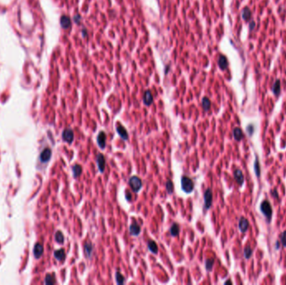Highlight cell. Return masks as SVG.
I'll use <instances>...</instances> for the list:
<instances>
[{"instance_id":"cell-7","label":"cell","mask_w":286,"mask_h":285,"mask_svg":"<svg viewBox=\"0 0 286 285\" xmlns=\"http://www.w3.org/2000/svg\"><path fill=\"white\" fill-rule=\"evenodd\" d=\"M96 140H97V144L101 150H104L105 148V145H106V134L104 131H100V133L97 136Z\"/></svg>"},{"instance_id":"cell-34","label":"cell","mask_w":286,"mask_h":285,"mask_svg":"<svg viewBox=\"0 0 286 285\" xmlns=\"http://www.w3.org/2000/svg\"><path fill=\"white\" fill-rule=\"evenodd\" d=\"M246 130H247V131H248V133H249V135L250 136L253 135V133H254V125L252 124H250V125H249L248 126H247V128H246Z\"/></svg>"},{"instance_id":"cell-4","label":"cell","mask_w":286,"mask_h":285,"mask_svg":"<svg viewBox=\"0 0 286 285\" xmlns=\"http://www.w3.org/2000/svg\"><path fill=\"white\" fill-rule=\"evenodd\" d=\"M204 210H208L213 203V192L211 189L207 188L204 192Z\"/></svg>"},{"instance_id":"cell-31","label":"cell","mask_w":286,"mask_h":285,"mask_svg":"<svg viewBox=\"0 0 286 285\" xmlns=\"http://www.w3.org/2000/svg\"><path fill=\"white\" fill-rule=\"evenodd\" d=\"M166 188H167V191L168 192L169 194L172 193L173 192V190H174V185H173V182L172 180H168L167 183H166Z\"/></svg>"},{"instance_id":"cell-15","label":"cell","mask_w":286,"mask_h":285,"mask_svg":"<svg viewBox=\"0 0 286 285\" xmlns=\"http://www.w3.org/2000/svg\"><path fill=\"white\" fill-rule=\"evenodd\" d=\"M218 66L222 70H225L228 66V62H227V59L226 58V56L221 54L218 58Z\"/></svg>"},{"instance_id":"cell-13","label":"cell","mask_w":286,"mask_h":285,"mask_svg":"<svg viewBox=\"0 0 286 285\" xmlns=\"http://www.w3.org/2000/svg\"><path fill=\"white\" fill-rule=\"evenodd\" d=\"M116 131H117V134L122 138V139L125 140H128V137H129V135L127 133V131L125 129L124 126L121 125H118L116 126Z\"/></svg>"},{"instance_id":"cell-1","label":"cell","mask_w":286,"mask_h":285,"mask_svg":"<svg viewBox=\"0 0 286 285\" xmlns=\"http://www.w3.org/2000/svg\"><path fill=\"white\" fill-rule=\"evenodd\" d=\"M260 211L265 217L266 221L268 222H270L272 220V216H273V209H272L270 202L268 200H264V202H262V203L260 205Z\"/></svg>"},{"instance_id":"cell-22","label":"cell","mask_w":286,"mask_h":285,"mask_svg":"<svg viewBox=\"0 0 286 285\" xmlns=\"http://www.w3.org/2000/svg\"><path fill=\"white\" fill-rule=\"evenodd\" d=\"M147 247H148V249L154 254H156L157 252H158V247L156 243V242L153 241V240H149L148 242H147Z\"/></svg>"},{"instance_id":"cell-26","label":"cell","mask_w":286,"mask_h":285,"mask_svg":"<svg viewBox=\"0 0 286 285\" xmlns=\"http://www.w3.org/2000/svg\"><path fill=\"white\" fill-rule=\"evenodd\" d=\"M202 105H203V110H205V111L209 110L210 107H211V101H210V100L207 97H204L203 99V101H202Z\"/></svg>"},{"instance_id":"cell-24","label":"cell","mask_w":286,"mask_h":285,"mask_svg":"<svg viewBox=\"0 0 286 285\" xmlns=\"http://www.w3.org/2000/svg\"><path fill=\"white\" fill-rule=\"evenodd\" d=\"M72 171H73L74 178H77V177H79V176L81 175V173H82V167H81L80 165L75 164V165H74L73 168H72Z\"/></svg>"},{"instance_id":"cell-32","label":"cell","mask_w":286,"mask_h":285,"mask_svg":"<svg viewBox=\"0 0 286 285\" xmlns=\"http://www.w3.org/2000/svg\"><path fill=\"white\" fill-rule=\"evenodd\" d=\"M44 283H45L46 284L50 285V284H54L55 283V281H54V277L52 276L51 274H47V275L45 276Z\"/></svg>"},{"instance_id":"cell-30","label":"cell","mask_w":286,"mask_h":285,"mask_svg":"<svg viewBox=\"0 0 286 285\" xmlns=\"http://www.w3.org/2000/svg\"><path fill=\"white\" fill-rule=\"evenodd\" d=\"M213 264H214V259L213 258H209V259H207L205 261V268L206 270L207 271H211L213 269Z\"/></svg>"},{"instance_id":"cell-20","label":"cell","mask_w":286,"mask_h":285,"mask_svg":"<svg viewBox=\"0 0 286 285\" xmlns=\"http://www.w3.org/2000/svg\"><path fill=\"white\" fill-rule=\"evenodd\" d=\"M233 133H234V139L236 140L237 141H240V140L243 138V136H244V135H243V133L242 129L239 128V127H236V128H234Z\"/></svg>"},{"instance_id":"cell-18","label":"cell","mask_w":286,"mask_h":285,"mask_svg":"<svg viewBox=\"0 0 286 285\" xmlns=\"http://www.w3.org/2000/svg\"><path fill=\"white\" fill-rule=\"evenodd\" d=\"M280 91H281V83H280V80L277 79L272 87V92L275 96H279Z\"/></svg>"},{"instance_id":"cell-10","label":"cell","mask_w":286,"mask_h":285,"mask_svg":"<svg viewBox=\"0 0 286 285\" xmlns=\"http://www.w3.org/2000/svg\"><path fill=\"white\" fill-rule=\"evenodd\" d=\"M249 222L248 219L242 217L239 219V222H238V228H239L240 232H242L243 233H244L245 232H247V230L249 229Z\"/></svg>"},{"instance_id":"cell-8","label":"cell","mask_w":286,"mask_h":285,"mask_svg":"<svg viewBox=\"0 0 286 285\" xmlns=\"http://www.w3.org/2000/svg\"><path fill=\"white\" fill-rule=\"evenodd\" d=\"M84 251H85V256L86 257V258L90 259L94 253V246L91 242H86L85 243Z\"/></svg>"},{"instance_id":"cell-14","label":"cell","mask_w":286,"mask_h":285,"mask_svg":"<svg viewBox=\"0 0 286 285\" xmlns=\"http://www.w3.org/2000/svg\"><path fill=\"white\" fill-rule=\"evenodd\" d=\"M143 102L144 104L147 105V106H149L151 105L152 102H153V96L152 95L151 91L150 90H147L144 94V98H143Z\"/></svg>"},{"instance_id":"cell-28","label":"cell","mask_w":286,"mask_h":285,"mask_svg":"<svg viewBox=\"0 0 286 285\" xmlns=\"http://www.w3.org/2000/svg\"><path fill=\"white\" fill-rule=\"evenodd\" d=\"M54 238H55V241L57 242L59 244H63V243H64V242H65V237H64V235H63V233H62L60 231H58V232L55 233Z\"/></svg>"},{"instance_id":"cell-12","label":"cell","mask_w":286,"mask_h":285,"mask_svg":"<svg viewBox=\"0 0 286 285\" xmlns=\"http://www.w3.org/2000/svg\"><path fill=\"white\" fill-rule=\"evenodd\" d=\"M44 253V247L41 243H39L37 242L36 244L34 245V257L35 258H39L40 257L43 255Z\"/></svg>"},{"instance_id":"cell-27","label":"cell","mask_w":286,"mask_h":285,"mask_svg":"<svg viewBox=\"0 0 286 285\" xmlns=\"http://www.w3.org/2000/svg\"><path fill=\"white\" fill-rule=\"evenodd\" d=\"M253 249H251V247L250 246H246L245 248H244V250H243V255H244V257L246 258V259H249V258H250L251 257H252V255H253Z\"/></svg>"},{"instance_id":"cell-2","label":"cell","mask_w":286,"mask_h":285,"mask_svg":"<svg viewBox=\"0 0 286 285\" xmlns=\"http://www.w3.org/2000/svg\"><path fill=\"white\" fill-rule=\"evenodd\" d=\"M181 185H182V190L185 193H190L194 189V183L190 177L183 176L181 178Z\"/></svg>"},{"instance_id":"cell-23","label":"cell","mask_w":286,"mask_h":285,"mask_svg":"<svg viewBox=\"0 0 286 285\" xmlns=\"http://www.w3.org/2000/svg\"><path fill=\"white\" fill-rule=\"evenodd\" d=\"M180 233V227L177 223H173L170 228V233L172 237H176Z\"/></svg>"},{"instance_id":"cell-37","label":"cell","mask_w":286,"mask_h":285,"mask_svg":"<svg viewBox=\"0 0 286 285\" xmlns=\"http://www.w3.org/2000/svg\"><path fill=\"white\" fill-rule=\"evenodd\" d=\"M81 17L80 16V15H75L74 17V22L75 23H80V21H81Z\"/></svg>"},{"instance_id":"cell-21","label":"cell","mask_w":286,"mask_h":285,"mask_svg":"<svg viewBox=\"0 0 286 285\" xmlns=\"http://www.w3.org/2000/svg\"><path fill=\"white\" fill-rule=\"evenodd\" d=\"M54 257L59 260V261H64L65 258V250L64 249H58V250H55L54 253Z\"/></svg>"},{"instance_id":"cell-6","label":"cell","mask_w":286,"mask_h":285,"mask_svg":"<svg viewBox=\"0 0 286 285\" xmlns=\"http://www.w3.org/2000/svg\"><path fill=\"white\" fill-rule=\"evenodd\" d=\"M96 163H97V167H98L100 172L103 173L105 171V156H103V154L99 153L97 155Z\"/></svg>"},{"instance_id":"cell-40","label":"cell","mask_w":286,"mask_h":285,"mask_svg":"<svg viewBox=\"0 0 286 285\" xmlns=\"http://www.w3.org/2000/svg\"><path fill=\"white\" fill-rule=\"evenodd\" d=\"M232 284V281H231V280H227V281H226V282L224 283V284Z\"/></svg>"},{"instance_id":"cell-29","label":"cell","mask_w":286,"mask_h":285,"mask_svg":"<svg viewBox=\"0 0 286 285\" xmlns=\"http://www.w3.org/2000/svg\"><path fill=\"white\" fill-rule=\"evenodd\" d=\"M116 281L117 284H123L125 283V277L119 272L116 273Z\"/></svg>"},{"instance_id":"cell-33","label":"cell","mask_w":286,"mask_h":285,"mask_svg":"<svg viewBox=\"0 0 286 285\" xmlns=\"http://www.w3.org/2000/svg\"><path fill=\"white\" fill-rule=\"evenodd\" d=\"M280 242H281V243H282V245H283V247H285V248L286 247V230L285 231H284L282 233H281V235H280Z\"/></svg>"},{"instance_id":"cell-17","label":"cell","mask_w":286,"mask_h":285,"mask_svg":"<svg viewBox=\"0 0 286 285\" xmlns=\"http://www.w3.org/2000/svg\"><path fill=\"white\" fill-rule=\"evenodd\" d=\"M60 24L63 29H69L71 26V20L68 16H62L60 19Z\"/></svg>"},{"instance_id":"cell-38","label":"cell","mask_w":286,"mask_h":285,"mask_svg":"<svg viewBox=\"0 0 286 285\" xmlns=\"http://www.w3.org/2000/svg\"><path fill=\"white\" fill-rule=\"evenodd\" d=\"M131 198H132V195L131 194L129 195L128 191H125V198H126V200L127 201H131Z\"/></svg>"},{"instance_id":"cell-25","label":"cell","mask_w":286,"mask_h":285,"mask_svg":"<svg viewBox=\"0 0 286 285\" xmlns=\"http://www.w3.org/2000/svg\"><path fill=\"white\" fill-rule=\"evenodd\" d=\"M254 172L257 177H259L261 175V168H260V165H259V161H258V156H256L255 158V161H254Z\"/></svg>"},{"instance_id":"cell-35","label":"cell","mask_w":286,"mask_h":285,"mask_svg":"<svg viewBox=\"0 0 286 285\" xmlns=\"http://www.w3.org/2000/svg\"><path fill=\"white\" fill-rule=\"evenodd\" d=\"M255 25H256L255 21H251V22L249 23V31L250 32H251V31H253V30L254 29V28H255Z\"/></svg>"},{"instance_id":"cell-11","label":"cell","mask_w":286,"mask_h":285,"mask_svg":"<svg viewBox=\"0 0 286 285\" xmlns=\"http://www.w3.org/2000/svg\"><path fill=\"white\" fill-rule=\"evenodd\" d=\"M234 177L237 183L240 186H242L244 182V176L240 169H236L234 171Z\"/></svg>"},{"instance_id":"cell-19","label":"cell","mask_w":286,"mask_h":285,"mask_svg":"<svg viewBox=\"0 0 286 285\" xmlns=\"http://www.w3.org/2000/svg\"><path fill=\"white\" fill-rule=\"evenodd\" d=\"M129 232L132 236H138L141 233V227L137 223H133L129 227Z\"/></svg>"},{"instance_id":"cell-16","label":"cell","mask_w":286,"mask_h":285,"mask_svg":"<svg viewBox=\"0 0 286 285\" xmlns=\"http://www.w3.org/2000/svg\"><path fill=\"white\" fill-rule=\"evenodd\" d=\"M241 15H242V19L244 21L249 22L250 19H251V17H252V12H251L249 8H244L242 10V12H241Z\"/></svg>"},{"instance_id":"cell-5","label":"cell","mask_w":286,"mask_h":285,"mask_svg":"<svg viewBox=\"0 0 286 285\" xmlns=\"http://www.w3.org/2000/svg\"><path fill=\"white\" fill-rule=\"evenodd\" d=\"M62 139L69 144H71L74 140V132L71 129H65L62 134Z\"/></svg>"},{"instance_id":"cell-39","label":"cell","mask_w":286,"mask_h":285,"mask_svg":"<svg viewBox=\"0 0 286 285\" xmlns=\"http://www.w3.org/2000/svg\"><path fill=\"white\" fill-rule=\"evenodd\" d=\"M275 249H279V241H277L276 242V243H275Z\"/></svg>"},{"instance_id":"cell-9","label":"cell","mask_w":286,"mask_h":285,"mask_svg":"<svg viewBox=\"0 0 286 285\" xmlns=\"http://www.w3.org/2000/svg\"><path fill=\"white\" fill-rule=\"evenodd\" d=\"M51 155H52V151L51 150L50 148H44L43 150V151L41 152L40 154V156H39V159L40 161L42 162H47L50 160L51 158Z\"/></svg>"},{"instance_id":"cell-36","label":"cell","mask_w":286,"mask_h":285,"mask_svg":"<svg viewBox=\"0 0 286 285\" xmlns=\"http://www.w3.org/2000/svg\"><path fill=\"white\" fill-rule=\"evenodd\" d=\"M270 193H271V195L273 196V197H274V198H279V193H278V191L276 190H273V191H270Z\"/></svg>"},{"instance_id":"cell-3","label":"cell","mask_w":286,"mask_h":285,"mask_svg":"<svg viewBox=\"0 0 286 285\" xmlns=\"http://www.w3.org/2000/svg\"><path fill=\"white\" fill-rule=\"evenodd\" d=\"M129 185L134 192H137L142 187V182L138 176H133L129 180Z\"/></svg>"}]
</instances>
